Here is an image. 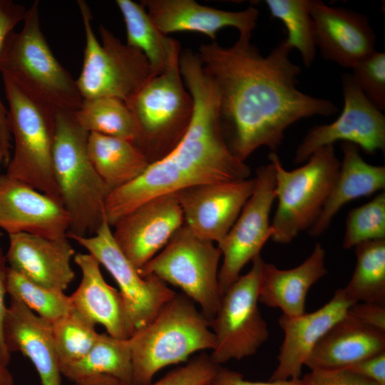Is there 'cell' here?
<instances>
[{
    "mask_svg": "<svg viewBox=\"0 0 385 385\" xmlns=\"http://www.w3.org/2000/svg\"><path fill=\"white\" fill-rule=\"evenodd\" d=\"M12 138L8 116L0 112V150L4 156V164L7 165L11 158Z\"/></svg>",
    "mask_w": 385,
    "mask_h": 385,
    "instance_id": "obj_44",
    "label": "cell"
},
{
    "mask_svg": "<svg viewBox=\"0 0 385 385\" xmlns=\"http://www.w3.org/2000/svg\"><path fill=\"white\" fill-rule=\"evenodd\" d=\"M87 151L94 169L111 190L137 178L150 164L134 143L97 133H89Z\"/></svg>",
    "mask_w": 385,
    "mask_h": 385,
    "instance_id": "obj_28",
    "label": "cell"
},
{
    "mask_svg": "<svg viewBox=\"0 0 385 385\" xmlns=\"http://www.w3.org/2000/svg\"><path fill=\"white\" fill-rule=\"evenodd\" d=\"M385 351V332L366 326L347 313L322 337L307 359L310 370L346 369Z\"/></svg>",
    "mask_w": 385,
    "mask_h": 385,
    "instance_id": "obj_25",
    "label": "cell"
},
{
    "mask_svg": "<svg viewBox=\"0 0 385 385\" xmlns=\"http://www.w3.org/2000/svg\"><path fill=\"white\" fill-rule=\"evenodd\" d=\"M75 385H125L118 379L108 375L90 376L75 383Z\"/></svg>",
    "mask_w": 385,
    "mask_h": 385,
    "instance_id": "obj_45",
    "label": "cell"
},
{
    "mask_svg": "<svg viewBox=\"0 0 385 385\" xmlns=\"http://www.w3.org/2000/svg\"><path fill=\"white\" fill-rule=\"evenodd\" d=\"M4 163V156H3V154L0 150V167L1 165V164Z\"/></svg>",
    "mask_w": 385,
    "mask_h": 385,
    "instance_id": "obj_47",
    "label": "cell"
},
{
    "mask_svg": "<svg viewBox=\"0 0 385 385\" xmlns=\"http://www.w3.org/2000/svg\"><path fill=\"white\" fill-rule=\"evenodd\" d=\"M325 250L316 243L310 255L299 265L281 270L263 261L258 299L260 302L282 311V315L294 317L304 314L310 287L327 273Z\"/></svg>",
    "mask_w": 385,
    "mask_h": 385,
    "instance_id": "obj_24",
    "label": "cell"
},
{
    "mask_svg": "<svg viewBox=\"0 0 385 385\" xmlns=\"http://www.w3.org/2000/svg\"><path fill=\"white\" fill-rule=\"evenodd\" d=\"M381 239H385L384 191L349 212L342 246L349 250L362 242Z\"/></svg>",
    "mask_w": 385,
    "mask_h": 385,
    "instance_id": "obj_35",
    "label": "cell"
},
{
    "mask_svg": "<svg viewBox=\"0 0 385 385\" xmlns=\"http://www.w3.org/2000/svg\"><path fill=\"white\" fill-rule=\"evenodd\" d=\"M220 366L202 354L148 385H211Z\"/></svg>",
    "mask_w": 385,
    "mask_h": 385,
    "instance_id": "obj_37",
    "label": "cell"
},
{
    "mask_svg": "<svg viewBox=\"0 0 385 385\" xmlns=\"http://www.w3.org/2000/svg\"><path fill=\"white\" fill-rule=\"evenodd\" d=\"M351 76L358 87L380 111L385 108V53L375 51L357 63Z\"/></svg>",
    "mask_w": 385,
    "mask_h": 385,
    "instance_id": "obj_36",
    "label": "cell"
},
{
    "mask_svg": "<svg viewBox=\"0 0 385 385\" xmlns=\"http://www.w3.org/2000/svg\"><path fill=\"white\" fill-rule=\"evenodd\" d=\"M377 385H385V351L367 357L346 369Z\"/></svg>",
    "mask_w": 385,
    "mask_h": 385,
    "instance_id": "obj_41",
    "label": "cell"
},
{
    "mask_svg": "<svg viewBox=\"0 0 385 385\" xmlns=\"http://www.w3.org/2000/svg\"><path fill=\"white\" fill-rule=\"evenodd\" d=\"M347 314L366 326L385 332V304L358 302L349 309Z\"/></svg>",
    "mask_w": 385,
    "mask_h": 385,
    "instance_id": "obj_40",
    "label": "cell"
},
{
    "mask_svg": "<svg viewBox=\"0 0 385 385\" xmlns=\"http://www.w3.org/2000/svg\"><path fill=\"white\" fill-rule=\"evenodd\" d=\"M211 385H303L302 379L285 381H251L244 379L240 373L220 367Z\"/></svg>",
    "mask_w": 385,
    "mask_h": 385,
    "instance_id": "obj_43",
    "label": "cell"
},
{
    "mask_svg": "<svg viewBox=\"0 0 385 385\" xmlns=\"http://www.w3.org/2000/svg\"><path fill=\"white\" fill-rule=\"evenodd\" d=\"M75 263L81 271L78 288L70 295L75 309L94 324L103 325L111 337L128 339L133 334L123 298L109 285L101 272V264L89 253H77Z\"/></svg>",
    "mask_w": 385,
    "mask_h": 385,
    "instance_id": "obj_23",
    "label": "cell"
},
{
    "mask_svg": "<svg viewBox=\"0 0 385 385\" xmlns=\"http://www.w3.org/2000/svg\"><path fill=\"white\" fill-rule=\"evenodd\" d=\"M1 78L14 141L6 175L62 202L53 168L56 111L31 99L10 80Z\"/></svg>",
    "mask_w": 385,
    "mask_h": 385,
    "instance_id": "obj_7",
    "label": "cell"
},
{
    "mask_svg": "<svg viewBox=\"0 0 385 385\" xmlns=\"http://www.w3.org/2000/svg\"><path fill=\"white\" fill-rule=\"evenodd\" d=\"M301 379L303 385H377L349 369L311 370Z\"/></svg>",
    "mask_w": 385,
    "mask_h": 385,
    "instance_id": "obj_38",
    "label": "cell"
},
{
    "mask_svg": "<svg viewBox=\"0 0 385 385\" xmlns=\"http://www.w3.org/2000/svg\"><path fill=\"white\" fill-rule=\"evenodd\" d=\"M7 294L21 301L50 324L68 314L73 308L63 292L36 284L9 267Z\"/></svg>",
    "mask_w": 385,
    "mask_h": 385,
    "instance_id": "obj_34",
    "label": "cell"
},
{
    "mask_svg": "<svg viewBox=\"0 0 385 385\" xmlns=\"http://www.w3.org/2000/svg\"><path fill=\"white\" fill-rule=\"evenodd\" d=\"M356 304L343 288L335 291L332 299L317 310L289 317L282 315L279 324L284 332L278 364L270 380L285 381L302 377V366L328 331Z\"/></svg>",
    "mask_w": 385,
    "mask_h": 385,
    "instance_id": "obj_19",
    "label": "cell"
},
{
    "mask_svg": "<svg viewBox=\"0 0 385 385\" xmlns=\"http://www.w3.org/2000/svg\"><path fill=\"white\" fill-rule=\"evenodd\" d=\"M95 257L119 286L133 334L148 325L175 295L165 282L154 275L142 276L116 245L105 220L88 237L68 235Z\"/></svg>",
    "mask_w": 385,
    "mask_h": 385,
    "instance_id": "obj_12",
    "label": "cell"
},
{
    "mask_svg": "<svg viewBox=\"0 0 385 385\" xmlns=\"http://www.w3.org/2000/svg\"><path fill=\"white\" fill-rule=\"evenodd\" d=\"M88 135L76 120L74 112H56L53 168L70 220L67 236H91L106 220L105 203L111 190L89 159Z\"/></svg>",
    "mask_w": 385,
    "mask_h": 385,
    "instance_id": "obj_4",
    "label": "cell"
},
{
    "mask_svg": "<svg viewBox=\"0 0 385 385\" xmlns=\"http://www.w3.org/2000/svg\"><path fill=\"white\" fill-rule=\"evenodd\" d=\"M263 261L260 255L256 257L251 269L225 290L210 322L215 337L210 356L219 365L256 354L269 337L267 324L258 307Z\"/></svg>",
    "mask_w": 385,
    "mask_h": 385,
    "instance_id": "obj_11",
    "label": "cell"
},
{
    "mask_svg": "<svg viewBox=\"0 0 385 385\" xmlns=\"http://www.w3.org/2000/svg\"><path fill=\"white\" fill-rule=\"evenodd\" d=\"M180 71L194 102L184 135L162 158L151 163L129 183L110 191L105 217L111 227L138 206L155 197L195 185L247 179L250 168L230 150L219 114L216 86L197 53L181 52Z\"/></svg>",
    "mask_w": 385,
    "mask_h": 385,
    "instance_id": "obj_2",
    "label": "cell"
},
{
    "mask_svg": "<svg viewBox=\"0 0 385 385\" xmlns=\"http://www.w3.org/2000/svg\"><path fill=\"white\" fill-rule=\"evenodd\" d=\"M309 10L316 46L326 60L353 68L376 51V36L365 15L320 0H309Z\"/></svg>",
    "mask_w": 385,
    "mask_h": 385,
    "instance_id": "obj_18",
    "label": "cell"
},
{
    "mask_svg": "<svg viewBox=\"0 0 385 385\" xmlns=\"http://www.w3.org/2000/svg\"><path fill=\"white\" fill-rule=\"evenodd\" d=\"M255 188V179L190 187L177 192L184 224L198 237L220 244Z\"/></svg>",
    "mask_w": 385,
    "mask_h": 385,
    "instance_id": "obj_16",
    "label": "cell"
},
{
    "mask_svg": "<svg viewBox=\"0 0 385 385\" xmlns=\"http://www.w3.org/2000/svg\"><path fill=\"white\" fill-rule=\"evenodd\" d=\"M354 248L356 263L344 291L355 303L385 304V239L362 242Z\"/></svg>",
    "mask_w": 385,
    "mask_h": 385,
    "instance_id": "obj_30",
    "label": "cell"
},
{
    "mask_svg": "<svg viewBox=\"0 0 385 385\" xmlns=\"http://www.w3.org/2000/svg\"><path fill=\"white\" fill-rule=\"evenodd\" d=\"M271 16L283 22L287 31V41L299 51L306 67L316 56L314 27L309 10V0H266Z\"/></svg>",
    "mask_w": 385,
    "mask_h": 385,
    "instance_id": "obj_32",
    "label": "cell"
},
{
    "mask_svg": "<svg viewBox=\"0 0 385 385\" xmlns=\"http://www.w3.org/2000/svg\"><path fill=\"white\" fill-rule=\"evenodd\" d=\"M268 158L274 168L277 200L271 238L275 242L287 244L318 219L340 162L332 145L318 149L303 165L292 170L284 168L275 152H271Z\"/></svg>",
    "mask_w": 385,
    "mask_h": 385,
    "instance_id": "obj_6",
    "label": "cell"
},
{
    "mask_svg": "<svg viewBox=\"0 0 385 385\" xmlns=\"http://www.w3.org/2000/svg\"><path fill=\"white\" fill-rule=\"evenodd\" d=\"M125 103L136 128L135 144L150 163L162 158L184 135L193 115V99L183 80L179 60L151 78Z\"/></svg>",
    "mask_w": 385,
    "mask_h": 385,
    "instance_id": "obj_8",
    "label": "cell"
},
{
    "mask_svg": "<svg viewBox=\"0 0 385 385\" xmlns=\"http://www.w3.org/2000/svg\"><path fill=\"white\" fill-rule=\"evenodd\" d=\"M177 192L148 200L120 217L113 226V239L138 270L153 258L183 225Z\"/></svg>",
    "mask_w": 385,
    "mask_h": 385,
    "instance_id": "obj_15",
    "label": "cell"
},
{
    "mask_svg": "<svg viewBox=\"0 0 385 385\" xmlns=\"http://www.w3.org/2000/svg\"><path fill=\"white\" fill-rule=\"evenodd\" d=\"M7 366L0 362V385H14L13 375Z\"/></svg>",
    "mask_w": 385,
    "mask_h": 385,
    "instance_id": "obj_46",
    "label": "cell"
},
{
    "mask_svg": "<svg viewBox=\"0 0 385 385\" xmlns=\"http://www.w3.org/2000/svg\"><path fill=\"white\" fill-rule=\"evenodd\" d=\"M84 28L86 45L81 73L76 79L83 100L130 99L151 78L150 66L138 49L123 43L108 29L99 26V41L92 28L88 4L77 1Z\"/></svg>",
    "mask_w": 385,
    "mask_h": 385,
    "instance_id": "obj_9",
    "label": "cell"
},
{
    "mask_svg": "<svg viewBox=\"0 0 385 385\" xmlns=\"http://www.w3.org/2000/svg\"><path fill=\"white\" fill-rule=\"evenodd\" d=\"M67 237L50 239L29 233L9 235V267L31 282L64 292L75 277L71 260L75 250Z\"/></svg>",
    "mask_w": 385,
    "mask_h": 385,
    "instance_id": "obj_20",
    "label": "cell"
},
{
    "mask_svg": "<svg viewBox=\"0 0 385 385\" xmlns=\"http://www.w3.org/2000/svg\"><path fill=\"white\" fill-rule=\"evenodd\" d=\"M27 9L11 0H0V51L8 35L23 21ZM0 112L8 116V111L0 98Z\"/></svg>",
    "mask_w": 385,
    "mask_h": 385,
    "instance_id": "obj_39",
    "label": "cell"
},
{
    "mask_svg": "<svg viewBox=\"0 0 385 385\" xmlns=\"http://www.w3.org/2000/svg\"><path fill=\"white\" fill-rule=\"evenodd\" d=\"M343 158L339 172L324 207L309 234L317 237L324 233L338 212L349 202L381 191L385 188V167L366 162L359 148L342 142Z\"/></svg>",
    "mask_w": 385,
    "mask_h": 385,
    "instance_id": "obj_26",
    "label": "cell"
},
{
    "mask_svg": "<svg viewBox=\"0 0 385 385\" xmlns=\"http://www.w3.org/2000/svg\"><path fill=\"white\" fill-rule=\"evenodd\" d=\"M61 374L74 383L83 379L108 375L125 385H133L131 350L128 339L106 334L99 336L90 351L81 359L61 369Z\"/></svg>",
    "mask_w": 385,
    "mask_h": 385,
    "instance_id": "obj_29",
    "label": "cell"
},
{
    "mask_svg": "<svg viewBox=\"0 0 385 385\" xmlns=\"http://www.w3.org/2000/svg\"><path fill=\"white\" fill-rule=\"evenodd\" d=\"M255 188L233 226L217 245L222 263L218 279L221 295L240 277L245 265L260 255L266 242L272 237L270 222L275 200V172L272 164L256 170Z\"/></svg>",
    "mask_w": 385,
    "mask_h": 385,
    "instance_id": "obj_13",
    "label": "cell"
},
{
    "mask_svg": "<svg viewBox=\"0 0 385 385\" xmlns=\"http://www.w3.org/2000/svg\"><path fill=\"white\" fill-rule=\"evenodd\" d=\"M10 354L20 351L37 371L41 385H61V372L51 326L19 299L10 297L3 327Z\"/></svg>",
    "mask_w": 385,
    "mask_h": 385,
    "instance_id": "obj_22",
    "label": "cell"
},
{
    "mask_svg": "<svg viewBox=\"0 0 385 385\" xmlns=\"http://www.w3.org/2000/svg\"><path fill=\"white\" fill-rule=\"evenodd\" d=\"M126 29V43L140 50L150 66L153 77L165 71L179 60V41L160 31L144 6L132 0H117Z\"/></svg>",
    "mask_w": 385,
    "mask_h": 385,
    "instance_id": "obj_27",
    "label": "cell"
},
{
    "mask_svg": "<svg viewBox=\"0 0 385 385\" xmlns=\"http://www.w3.org/2000/svg\"><path fill=\"white\" fill-rule=\"evenodd\" d=\"M20 31H11L0 51L1 77L55 111H76L83 103L76 80L58 62L41 31L39 2L27 9Z\"/></svg>",
    "mask_w": 385,
    "mask_h": 385,
    "instance_id": "obj_3",
    "label": "cell"
},
{
    "mask_svg": "<svg viewBox=\"0 0 385 385\" xmlns=\"http://www.w3.org/2000/svg\"><path fill=\"white\" fill-rule=\"evenodd\" d=\"M344 106L332 123L311 128L298 145L296 163H304L318 149L337 141L355 144L368 154L385 150V116L356 85L351 74L342 76Z\"/></svg>",
    "mask_w": 385,
    "mask_h": 385,
    "instance_id": "obj_14",
    "label": "cell"
},
{
    "mask_svg": "<svg viewBox=\"0 0 385 385\" xmlns=\"http://www.w3.org/2000/svg\"><path fill=\"white\" fill-rule=\"evenodd\" d=\"M8 271L6 255L0 245V362L6 366H8L11 359V354L7 350L3 335L4 322L8 307L5 304Z\"/></svg>",
    "mask_w": 385,
    "mask_h": 385,
    "instance_id": "obj_42",
    "label": "cell"
},
{
    "mask_svg": "<svg viewBox=\"0 0 385 385\" xmlns=\"http://www.w3.org/2000/svg\"><path fill=\"white\" fill-rule=\"evenodd\" d=\"M140 3L163 34L196 32L212 41L225 27L235 28L239 35L252 34L259 16L253 6L231 11L201 5L194 0H143Z\"/></svg>",
    "mask_w": 385,
    "mask_h": 385,
    "instance_id": "obj_21",
    "label": "cell"
},
{
    "mask_svg": "<svg viewBox=\"0 0 385 385\" xmlns=\"http://www.w3.org/2000/svg\"><path fill=\"white\" fill-rule=\"evenodd\" d=\"M251 37L239 35L227 47L216 41L202 43L197 53L216 86L228 147L244 162L262 146L275 152L285 130L297 120L338 111L332 101L297 88L301 70L289 59L292 48L286 38L263 56Z\"/></svg>",
    "mask_w": 385,
    "mask_h": 385,
    "instance_id": "obj_1",
    "label": "cell"
},
{
    "mask_svg": "<svg viewBox=\"0 0 385 385\" xmlns=\"http://www.w3.org/2000/svg\"><path fill=\"white\" fill-rule=\"evenodd\" d=\"M51 326L60 369L83 358L99 336L96 324L74 308Z\"/></svg>",
    "mask_w": 385,
    "mask_h": 385,
    "instance_id": "obj_33",
    "label": "cell"
},
{
    "mask_svg": "<svg viewBox=\"0 0 385 385\" xmlns=\"http://www.w3.org/2000/svg\"><path fill=\"white\" fill-rule=\"evenodd\" d=\"M221 257L214 242L198 237L183 224L138 271L142 276L154 275L180 288L210 322L222 297L218 279Z\"/></svg>",
    "mask_w": 385,
    "mask_h": 385,
    "instance_id": "obj_10",
    "label": "cell"
},
{
    "mask_svg": "<svg viewBox=\"0 0 385 385\" xmlns=\"http://www.w3.org/2000/svg\"><path fill=\"white\" fill-rule=\"evenodd\" d=\"M69 225L61 202L6 174L0 175V228L9 235L29 233L61 239L68 237Z\"/></svg>",
    "mask_w": 385,
    "mask_h": 385,
    "instance_id": "obj_17",
    "label": "cell"
},
{
    "mask_svg": "<svg viewBox=\"0 0 385 385\" xmlns=\"http://www.w3.org/2000/svg\"><path fill=\"white\" fill-rule=\"evenodd\" d=\"M77 123L89 133L130 140L135 143L136 128L125 102L115 98L83 100L74 112Z\"/></svg>",
    "mask_w": 385,
    "mask_h": 385,
    "instance_id": "obj_31",
    "label": "cell"
},
{
    "mask_svg": "<svg viewBox=\"0 0 385 385\" xmlns=\"http://www.w3.org/2000/svg\"><path fill=\"white\" fill-rule=\"evenodd\" d=\"M133 385H148L168 366L192 354L212 350L215 337L210 321L184 294H175L145 327L129 339Z\"/></svg>",
    "mask_w": 385,
    "mask_h": 385,
    "instance_id": "obj_5",
    "label": "cell"
}]
</instances>
